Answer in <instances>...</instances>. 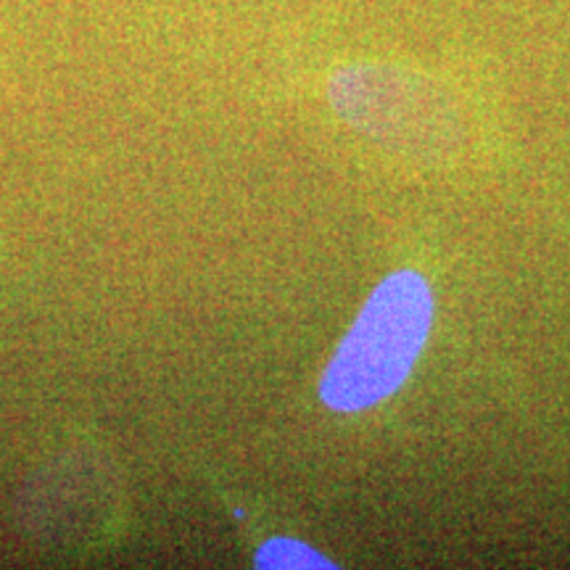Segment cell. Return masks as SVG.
Here are the masks:
<instances>
[{
  "label": "cell",
  "mask_w": 570,
  "mask_h": 570,
  "mask_svg": "<svg viewBox=\"0 0 570 570\" xmlns=\"http://www.w3.org/2000/svg\"><path fill=\"white\" fill-rule=\"evenodd\" d=\"M433 320L431 285L402 269L367 298L354 325L327 362L320 399L333 412H362L389 399L407 381Z\"/></svg>",
  "instance_id": "6da1fadb"
},
{
  "label": "cell",
  "mask_w": 570,
  "mask_h": 570,
  "mask_svg": "<svg viewBox=\"0 0 570 570\" xmlns=\"http://www.w3.org/2000/svg\"><path fill=\"white\" fill-rule=\"evenodd\" d=\"M254 566L259 570H331L336 568V562L327 560L323 552L302 539L275 537L256 550Z\"/></svg>",
  "instance_id": "7a4b0ae2"
}]
</instances>
